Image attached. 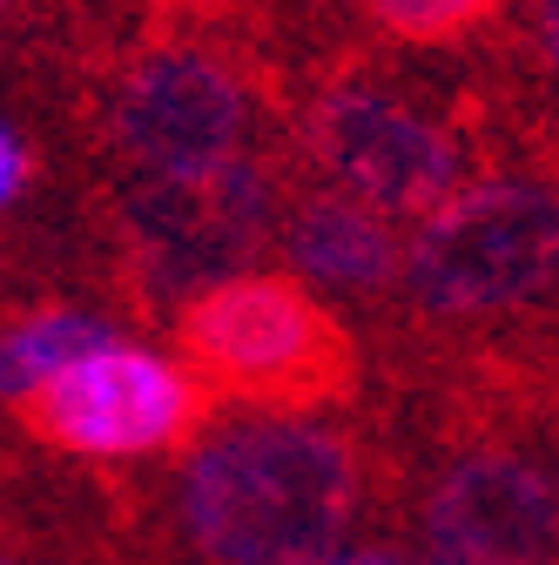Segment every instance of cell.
Masks as SVG:
<instances>
[{"label": "cell", "instance_id": "cell-2", "mask_svg": "<svg viewBox=\"0 0 559 565\" xmlns=\"http://www.w3.org/2000/svg\"><path fill=\"white\" fill-rule=\"evenodd\" d=\"M297 149H250L202 175H95L82 189V236L95 282L149 330H176L189 303L250 276L284 230Z\"/></svg>", "mask_w": 559, "mask_h": 565}, {"label": "cell", "instance_id": "cell-1", "mask_svg": "<svg viewBox=\"0 0 559 565\" xmlns=\"http://www.w3.org/2000/svg\"><path fill=\"white\" fill-rule=\"evenodd\" d=\"M371 438L317 417H217L149 478H108V565H324L371 491Z\"/></svg>", "mask_w": 559, "mask_h": 565}, {"label": "cell", "instance_id": "cell-12", "mask_svg": "<svg viewBox=\"0 0 559 565\" xmlns=\"http://www.w3.org/2000/svg\"><path fill=\"white\" fill-rule=\"evenodd\" d=\"M324 565H425V558H411L398 545H351V552H330Z\"/></svg>", "mask_w": 559, "mask_h": 565}, {"label": "cell", "instance_id": "cell-10", "mask_svg": "<svg viewBox=\"0 0 559 565\" xmlns=\"http://www.w3.org/2000/svg\"><path fill=\"white\" fill-rule=\"evenodd\" d=\"M61 276H75V269H67V256H41V249H28L14 236H0V323L41 310V297L54 290Z\"/></svg>", "mask_w": 559, "mask_h": 565}, {"label": "cell", "instance_id": "cell-6", "mask_svg": "<svg viewBox=\"0 0 559 565\" xmlns=\"http://www.w3.org/2000/svg\"><path fill=\"white\" fill-rule=\"evenodd\" d=\"M276 256L291 263L297 282L344 297L365 323H378L398 303V282H404L398 223L378 216V209H365L358 195L317 182V175H297L284 230H276Z\"/></svg>", "mask_w": 559, "mask_h": 565}, {"label": "cell", "instance_id": "cell-11", "mask_svg": "<svg viewBox=\"0 0 559 565\" xmlns=\"http://www.w3.org/2000/svg\"><path fill=\"white\" fill-rule=\"evenodd\" d=\"M28 189H34V149H28V135L0 115V216H8V209H21Z\"/></svg>", "mask_w": 559, "mask_h": 565}, {"label": "cell", "instance_id": "cell-15", "mask_svg": "<svg viewBox=\"0 0 559 565\" xmlns=\"http://www.w3.org/2000/svg\"><path fill=\"white\" fill-rule=\"evenodd\" d=\"M0 491H8V451H0Z\"/></svg>", "mask_w": 559, "mask_h": 565}, {"label": "cell", "instance_id": "cell-7", "mask_svg": "<svg viewBox=\"0 0 559 565\" xmlns=\"http://www.w3.org/2000/svg\"><path fill=\"white\" fill-rule=\"evenodd\" d=\"M493 41L499 47H478L485 67L472 75V121L485 149L539 115H559V0H519Z\"/></svg>", "mask_w": 559, "mask_h": 565}, {"label": "cell", "instance_id": "cell-4", "mask_svg": "<svg viewBox=\"0 0 559 565\" xmlns=\"http://www.w3.org/2000/svg\"><path fill=\"white\" fill-rule=\"evenodd\" d=\"M176 364L217 397L270 417L337 411L365 391V350L291 269H250L176 317Z\"/></svg>", "mask_w": 559, "mask_h": 565}, {"label": "cell", "instance_id": "cell-5", "mask_svg": "<svg viewBox=\"0 0 559 565\" xmlns=\"http://www.w3.org/2000/svg\"><path fill=\"white\" fill-rule=\"evenodd\" d=\"M217 411L223 404L182 364L156 358L143 343H115L67 377H54L48 391H34L28 404H14V424L61 458L115 465V458H156L189 445L202 424H217Z\"/></svg>", "mask_w": 559, "mask_h": 565}, {"label": "cell", "instance_id": "cell-13", "mask_svg": "<svg viewBox=\"0 0 559 565\" xmlns=\"http://www.w3.org/2000/svg\"><path fill=\"white\" fill-rule=\"evenodd\" d=\"M28 0H0V54H14V21H21Z\"/></svg>", "mask_w": 559, "mask_h": 565}, {"label": "cell", "instance_id": "cell-3", "mask_svg": "<svg viewBox=\"0 0 559 565\" xmlns=\"http://www.w3.org/2000/svg\"><path fill=\"white\" fill-rule=\"evenodd\" d=\"M297 169L358 195L391 223H425L465 189L478 149L472 95L418 82L358 41H330L291 95Z\"/></svg>", "mask_w": 559, "mask_h": 565}, {"label": "cell", "instance_id": "cell-9", "mask_svg": "<svg viewBox=\"0 0 559 565\" xmlns=\"http://www.w3.org/2000/svg\"><path fill=\"white\" fill-rule=\"evenodd\" d=\"M371 21V34H384L391 47H458L499 34L519 0H351Z\"/></svg>", "mask_w": 559, "mask_h": 565}, {"label": "cell", "instance_id": "cell-14", "mask_svg": "<svg viewBox=\"0 0 559 565\" xmlns=\"http://www.w3.org/2000/svg\"><path fill=\"white\" fill-rule=\"evenodd\" d=\"M0 565H34L28 552H8V545H0Z\"/></svg>", "mask_w": 559, "mask_h": 565}, {"label": "cell", "instance_id": "cell-8", "mask_svg": "<svg viewBox=\"0 0 559 565\" xmlns=\"http://www.w3.org/2000/svg\"><path fill=\"white\" fill-rule=\"evenodd\" d=\"M102 350H115V323L82 303H41L0 323V404H28L34 391H48L54 377L102 358Z\"/></svg>", "mask_w": 559, "mask_h": 565}]
</instances>
